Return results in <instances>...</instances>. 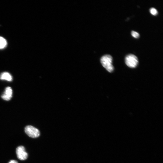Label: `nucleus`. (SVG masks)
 Here are the masks:
<instances>
[{"instance_id": "423d86ee", "label": "nucleus", "mask_w": 163, "mask_h": 163, "mask_svg": "<svg viewBox=\"0 0 163 163\" xmlns=\"http://www.w3.org/2000/svg\"><path fill=\"white\" fill-rule=\"evenodd\" d=\"M0 79L11 82L12 80V77L9 73L5 72L0 75Z\"/></svg>"}, {"instance_id": "20e7f679", "label": "nucleus", "mask_w": 163, "mask_h": 163, "mask_svg": "<svg viewBox=\"0 0 163 163\" xmlns=\"http://www.w3.org/2000/svg\"><path fill=\"white\" fill-rule=\"evenodd\" d=\"M16 153L17 158L19 160H23L27 159L28 158V154L26 152L23 146L18 147L16 149Z\"/></svg>"}, {"instance_id": "1a4fd4ad", "label": "nucleus", "mask_w": 163, "mask_h": 163, "mask_svg": "<svg viewBox=\"0 0 163 163\" xmlns=\"http://www.w3.org/2000/svg\"><path fill=\"white\" fill-rule=\"evenodd\" d=\"M132 35L134 37L136 38H139L140 36L139 34L138 33L134 31H132Z\"/></svg>"}, {"instance_id": "f257e3e1", "label": "nucleus", "mask_w": 163, "mask_h": 163, "mask_svg": "<svg viewBox=\"0 0 163 163\" xmlns=\"http://www.w3.org/2000/svg\"><path fill=\"white\" fill-rule=\"evenodd\" d=\"M112 61V57L110 55H104L101 59V62L103 66L110 73L113 72L114 70Z\"/></svg>"}, {"instance_id": "9d476101", "label": "nucleus", "mask_w": 163, "mask_h": 163, "mask_svg": "<svg viewBox=\"0 0 163 163\" xmlns=\"http://www.w3.org/2000/svg\"><path fill=\"white\" fill-rule=\"evenodd\" d=\"M9 163H18V162L15 160H11Z\"/></svg>"}, {"instance_id": "7ed1b4c3", "label": "nucleus", "mask_w": 163, "mask_h": 163, "mask_svg": "<svg viewBox=\"0 0 163 163\" xmlns=\"http://www.w3.org/2000/svg\"><path fill=\"white\" fill-rule=\"evenodd\" d=\"M25 130L26 134L30 137L33 138H37L40 135V132L39 130L31 125L26 126L25 128Z\"/></svg>"}, {"instance_id": "f03ea898", "label": "nucleus", "mask_w": 163, "mask_h": 163, "mask_svg": "<svg viewBox=\"0 0 163 163\" xmlns=\"http://www.w3.org/2000/svg\"><path fill=\"white\" fill-rule=\"evenodd\" d=\"M125 62L127 66L132 68H136L138 63L137 57L133 54H129L126 56Z\"/></svg>"}, {"instance_id": "0eeeda50", "label": "nucleus", "mask_w": 163, "mask_h": 163, "mask_svg": "<svg viewBox=\"0 0 163 163\" xmlns=\"http://www.w3.org/2000/svg\"><path fill=\"white\" fill-rule=\"evenodd\" d=\"M7 44V42L5 39L2 37H0V49H3L5 48Z\"/></svg>"}, {"instance_id": "6e6552de", "label": "nucleus", "mask_w": 163, "mask_h": 163, "mask_svg": "<svg viewBox=\"0 0 163 163\" xmlns=\"http://www.w3.org/2000/svg\"><path fill=\"white\" fill-rule=\"evenodd\" d=\"M150 12L151 14L154 16L157 15L158 14V11L156 9L154 8H152L150 10Z\"/></svg>"}, {"instance_id": "39448f33", "label": "nucleus", "mask_w": 163, "mask_h": 163, "mask_svg": "<svg viewBox=\"0 0 163 163\" xmlns=\"http://www.w3.org/2000/svg\"><path fill=\"white\" fill-rule=\"evenodd\" d=\"M12 90L11 87H6L5 92L2 95V98L5 101H9L11 100L12 97Z\"/></svg>"}]
</instances>
